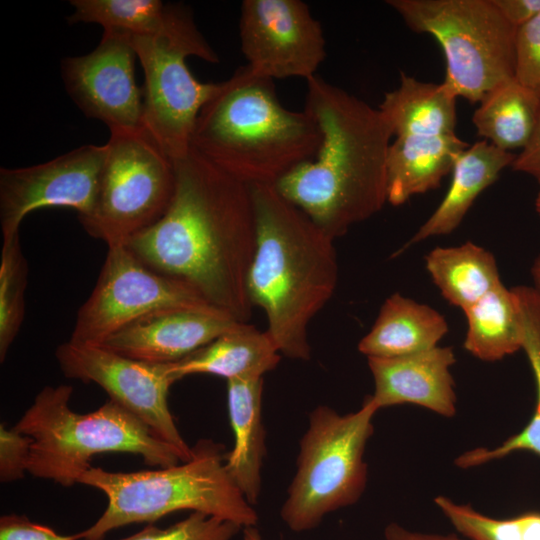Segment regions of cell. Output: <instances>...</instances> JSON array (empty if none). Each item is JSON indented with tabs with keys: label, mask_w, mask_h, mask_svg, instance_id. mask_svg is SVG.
Returning <instances> with one entry per match:
<instances>
[{
	"label": "cell",
	"mask_w": 540,
	"mask_h": 540,
	"mask_svg": "<svg viewBox=\"0 0 540 540\" xmlns=\"http://www.w3.org/2000/svg\"><path fill=\"white\" fill-rule=\"evenodd\" d=\"M69 23H96L104 31L129 37L156 33L162 26L166 4L159 0H71Z\"/></svg>",
	"instance_id": "cell-28"
},
{
	"label": "cell",
	"mask_w": 540,
	"mask_h": 540,
	"mask_svg": "<svg viewBox=\"0 0 540 540\" xmlns=\"http://www.w3.org/2000/svg\"><path fill=\"white\" fill-rule=\"evenodd\" d=\"M238 323L216 308H168L134 320L100 345L136 360L169 364L203 348Z\"/></svg>",
	"instance_id": "cell-16"
},
{
	"label": "cell",
	"mask_w": 540,
	"mask_h": 540,
	"mask_svg": "<svg viewBox=\"0 0 540 540\" xmlns=\"http://www.w3.org/2000/svg\"><path fill=\"white\" fill-rule=\"evenodd\" d=\"M522 347L531 366L536 405L527 425L495 448L479 447L460 455L455 463L470 468L502 459L517 451H529L540 457V297L527 296L520 301Z\"/></svg>",
	"instance_id": "cell-27"
},
{
	"label": "cell",
	"mask_w": 540,
	"mask_h": 540,
	"mask_svg": "<svg viewBox=\"0 0 540 540\" xmlns=\"http://www.w3.org/2000/svg\"><path fill=\"white\" fill-rule=\"evenodd\" d=\"M464 348L475 358L494 362L522 347L520 310L513 288L498 285L465 309Z\"/></svg>",
	"instance_id": "cell-26"
},
{
	"label": "cell",
	"mask_w": 540,
	"mask_h": 540,
	"mask_svg": "<svg viewBox=\"0 0 540 540\" xmlns=\"http://www.w3.org/2000/svg\"><path fill=\"white\" fill-rule=\"evenodd\" d=\"M511 167L514 171L531 175L540 183V115L530 141L516 155Z\"/></svg>",
	"instance_id": "cell-35"
},
{
	"label": "cell",
	"mask_w": 540,
	"mask_h": 540,
	"mask_svg": "<svg viewBox=\"0 0 540 540\" xmlns=\"http://www.w3.org/2000/svg\"><path fill=\"white\" fill-rule=\"evenodd\" d=\"M448 331L445 317L437 310L394 293L383 302L358 350L367 358L407 356L439 346Z\"/></svg>",
	"instance_id": "cell-21"
},
{
	"label": "cell",
	"mask_w": 540,
	"mask_h": 540,
	"mask_svg": "<svg viewBox=\"0 0 540 540\" xmlns=\"http://www.w3.org/2000/svg\"><path fill=\"white\" fill-rule=\"evenodd\" d=\"M256 248L247 278L252 306L281 355L309 360L308 326L338 281L334 240L271 185L250 186Z\"/></svg>",
	"instance_id": "cell-3"
},
{
	"label": "cell",
	"mask_w": 540,
	"mask_h": 540,
	"mask_svg": "<svg viewBox=\"0 0 540 540\" xmlns=\"http://www.w3.org/2000/svg\"><path fill=\"white\" fill-rule=\"evenodd\" d=\"M70 385L45 386L14 428L31 438L27 472L63 487L79 483L93 456L132 453L151 466L183 462L178 451L112 400L93 412L70 408Z\"/></svg>",
	"instance_id": "cell-6"
},
{
	"label": "cell",
	"mask_w": 540,
	"mask_h": 540,
	"mask_svg": "<svg viewBox=\"0 0 540 540\" xmlns=\"http://www.w3.org/2000/svg\"><path fill=\"white\" fill-rule=\"evenodd\" d=\"M434 502L453 527L468 540H540V512L498 519L445 496H437Z\"/></svg>",
	"instance_id": "cell-29"
},
{
	"label": "cell",
	"mask_w": 540,
	"mask_h": 540,
	"mask_svg": "<svg viewBox=\"0 0 540 540\" xmlns=\"http://www.w3.org/2000/svg\"><path fill=\"white\" fill-rule=\"evenodd\" d=\"M81 532L62 535L52 528L34 523L27 517L8 514L0 518V540H81Z\"/></svg>",
	"instance_id": "cell-34"
},
{
	"label": "cell",
	"mask_w": 540,
	"mask_h": 540,
	"mask_svg": "<svg viewBox=\"0 0 540 540\" xmlns=\"http://www.w3.org/2000/svg\"><path fill=\"white\" fill-rule=\"evenodd\" d=\"M87 233L108 247L125 245L167 211L175 191L173 160L143 127L110 131Z\"/></svg>",
	"instance_id": "cell-10"
},
{
	"label": "cell",
	"mask_w": 540,
	"mask_h": 540,
	"mask_svg": "<svg viewBox=\"0 0 540 540\" xmlns=\"http://www.w3.org/2000/svg\"><path fill=\"white\" fill-rule=\"evenodd\" d=\"M107 155L105 145H84L48 162L0 169V225L2 239L19 234L32 211L67 207L79 220L93 210Z\"/></svg>",
	"instance_id": "cell-14"
},
{
	"label": "cell",
	"mask_w": 540,
	"mask_h": 540,
	"mask_svg": "<svg viewBox=\"0 0 540 540\" xmlns=\"http://www.w3.org/2000/svg\"><path fill=\"white\" fill-rule=\"evenodd\" d=\"M374 381L372 402L379 409L415 404L441 416L456 413L455 382L451 367L456 362L451 347L432 349L394 358H367Z\"/></svg>",
	"instance_id": "cell-17"
},
{
	"label": "cell",
	"mask_w": 540,
	"mask_h": 540,
	"mask_svg": "<svg viewBox=\"0 0 540 540\" xmlns=\"http://www.w3.org/2000/svg\"><path fill=\"white\" fill-rule=\"evenodd\" d=\"M173 163L175 191L167 211L125 246L149 268L188 283L209 304L247 323L256 248L251 188L192 148Z\"/></svg>",
	"instance_id": "cell-1"
},
{
	"label": "cell",
	"mask_w": 540,
	"mask_h": 540,
	"mask_svg": "<svg viewBox=\"0 0 540 540\" xmlns=\"http://www.w3.org/2000/svg\"><path fill=\"white\" fill-rule=\"evenodd\" d=\"M136 57L129 36L104 31L93 51L61 62L68 95L86 117L102 121L110 131L142 126L143 93L135 80Z\"/></svg>",
	"instance_id": "cell-15"
},
{
	"label": "cell",
	"mask_w": 540,
	"mask_h": 540,
	"mask_svg": "<svg viewBox=\"0 0 540 540\" xmlns=\"http://www.w3.org/2000/svg\"><path fill=\"white\" fill-rule=\"evenodd\" d=\"M224 448L209 439L192 447L188 461L156 470L111 472L90 467L79 483L102 491L107 507L82 531V540H103L117 528L154 522L170 513L190 510L236 523L256 526L258 515L225 467Z\"/></svg>",
	"instance_id": "cell-5"
},
{
	"label": "cell",
	"mask_w": 540,
	"mask_h": 540,
	"mask_svg": "<svg viewBox=\"0 0 540 540\" xmlns=\"http://www.w3.org/2000/svg\"><path fill=\"white\" fill-rule=\"evenodd\" d=\"M243 528L231 521L192 512L164 529L149 525L121 540H233Z\"/></svg>",
	"instance_id": "cell-31"
},
{
	"label": "cell",
	"mask_w": 540,
	"mask_h": 540,
	"mask_svg": "<svg viewBox=\"0 0 540 540\" xmlns=\"http://www.w3.org/2000/svg\"><path fill=\"white\" fill-rule=\"evenodd\" d=\"M384 537L385 540H464L453 534L442 535L414 532L396 523H391L385 528Z\"/></svg>",
	"instance_id": "cell-37"
},
{
	"label": "cell",
	"mask_w": 540,
	"mask_h": 540,
	"mask_svg": "<svg viewBox=\"0 0 540 540\" xmlns=\"http://www.w3.org/2000/svg\"><path fill=\"white\" fill-rule=\"evenodd\" d=\"M416 33L432 35L446 61L443 83L456 97L480 102L514 77L517 28L493 0H388Z\"/></svg>",
	"instance_id": "cell-9"
},
{
	"label": "cell",
	"mask_w": 540,
	"mask_h": 540,
	"mask_svg": "<svg viewBox=\"0 0 540 540\" xmlns=\"http://www.w3.org/2000/svg\"><path fill=\"white\" fill-rule=\"evenodd\" d=\"M281 353L265 330L240 322L214 341L186 358L169 363L176 381L193 374H211L233 379H261L275 369Z\"/></svg>",
	"instance_id": "cell-18"
},
{
	"label": "cell",
	"mask_w": 540,
	"mask_h": 540,
	"mask_svg": "<svg viewBox=\"0 0 540 540\" xmlns=\"http://www.w3.org/2000/svg\"><path fill=\"white\" fill-rule=\"evenodd\" d=\"M377 411L370 396L358 411L344 415L327 405L312 410L280 512L289 529L312 530L327 514L360 499L368 473L364 452Z\"/></svg>",
	"instance_id": "cell-7"
},
{
	"label": "cell",
	"mask_w": 540,
	"mask_h": 540,
	"mask_svg": "<svg viewBox=\"0 0 540 540\" xmlns=\"http://www.w3.org/2000/svg\"><path fill=\"white\" fill-rule=\"evenodd\" d=\"M515 157L486 140L464 149L455 160L444 198L408 246L456 230L477 197L498 179L504 168L512 165Z\"/></svg>",
	"instance_id": "cell-20"
},
{
	"label": "cell",
	"mask_w": 540,
	"mask_h": 540,
	"mask_svg": "<svg viewBox=\"0 0 540 540\" xmlns=\"http://www.w3.org/2000/svg\"><path fill=\"white\" fill-rule=\"evenodd\" d=\"M532 278L535 284V289L540 293V254L535 259L531 268Z\"/></svg>",
	"instance_id": "cell-38"
},
{
	"label": "cell",
	"mask_w": 540,
	"mask_h": 540,
	"mask_svg": "<svg viewBox=\"0 0 540 540\" xmlns=\"http://www.w3.org/2000/svg\"><path fill=\"white\" fill-rule=\"evenodd\" d=\"M456 100L443 82L401 73L399 86L384 95L378 109L395 137L450 135L456 134Z\"/></svg>",
	"instance_id": "cell-23"
},
{
	"label": "cell",
	"mask_w": 540,
	"mask_h": 540,
	"mask_svg": "<svg viewBox=\"0 0 540 540\" xmlns=\"http://www.w3.org/2000/svg\"><path fill=\"white\" fill-rule=\"evenodd\" d=\"M514 78L540 96V13L518 27Z\"/></svg>",
	"instance_id": "cell-32"
},
{
	"label": "cell",
	"mask_w": 540,
	"mask_h": 540,
	"mask_svg": "<svg viewBox=\"0 0 540 540\" xmlns=\"http://www.w3.org/2000/svg\"><path fill=\"white\" fill-rule=\"evenodd\" d=\"M305 111L321 143L275 185L287 201L335 240L387 202L386 158L393 136L378 108L327 82L306 80Z\"/></svg>",
	"instance_id": "cell-2"
},
{
	"label": "cell",
	"mask_w": 540,
	"mask_h": 540,
	"mask_svg": "<svg viewBox=\"0 0 540 540\" xmlns=\"http://www.w3.org/2000/svg\"><path fill=\"white\" fill-rule=\"evenodd\" d=\"M28 262L20 236L3 240L0 257V360L3 362L21 328L25 313Z\"/></svg>",
	"instance_id": "cell-30"
},
{
	"label": "cell",
	"mask_w": 540,
	"mask_h": 540,
	"mask_svg": "<svg viewBox=\"0 0 540 540\" xmlns=\"http://www.w3.org/2000/svg\"><path fill=\"white\" fill-rule=\"evenodd\" d=\"M535 208H536V211H537L538 215L540 216V191L538 192V195L536 197Z\"/></svg>",
	"instance_id": "cell-40"
},
{
	"label": "cell",
	"mask_w": 540,
	"mask_h": 540,
	"mask_svg": "<svg viewBox=\"0 0 540 540\" xmlns=\"http://www.w3.org/2000/svg\"><path fill=\"white\" fill-rule=\"evenodd\" d=\"M321 132L305 110L279 101L274 80L239 67L202 107L191 148L230 176L249 185L274 186L299 164L314 158Z\"/></svg>",
	"instance_id": "cell-4"
},
{
	"label": "cell",
	"mask_w": 540,
	"mask_h": 540,
	"mask_svg": "<svg viewBox=\"0 0 540 540\" xmlns=\"http://www.w3.org/2000/svg\"><path fill=\"white\" fill-rule=\"evenodd\" d=\"M472 122L479 136L510 152L530 141L540 115V96L514 77L490 90L479 102Z\"/></svg>",
	"instance_id": "cell-25"
},
{
	"label": "cell",
	"mask_w": 540,
	"mask_h": 540,
	"mask_svg": "<svg viewBox=\"0 0 540 540\" xmlns=\"http://www.w3.org/2000/svg\"><path fill=\"white\" fill-rule=\"evenodd\" d=\"M144 72L142 126L172 159L191 149L197 117L219 83L198 81L186 58L210 63L219 58L198 30L183 4H166L161 28L154 34L130 37Z\"/></svg>",
	"instance_id": "cell-8"
},
{
	"label": "cell",
	"mask_w": 540,
	"mask_h": 540,
	"mask_svg": "<svg viewBox=\"0 0 540 540\" xmlns=\"http://www.w3.org/2000/svg\"><path fill=\"white\" fill-rule=\"evenodd\" d=\"M55 357L66 377L99 385L110 400L173 446L183 462L191 458L192 447L181 436L168 405L169 388L176 382L169 364L140 361L101 345L70 340L57 347Z\"/></svg>",
	"instance_id": "cell-12"
},
{
	"label": "cell",
	"mask_w": 540,
	"mask_h": 540,
	"mask_svg": "<svg viewBox=\"0 0 540 540\" xmlns=\"http://www.w3.org/2000/svg\"><path fill=\"white\" fill-rule=\"evenodd\" d=\"M467 147L456 134L396 137L386 158L387 202L400 206L438 188Z\"/></svg>",
	"instance_id": "cell-19"
},
{
	"label": "cell",
	"mask_w": 540,
	"mask_h": 540,
	"mask_svg": "<svg viewBox=\"0 0 540 540\" xmlns=\"http://www.w3.org/2000/svg\"><path fill=\"white\" fill-rule=\"evenodd\" d=\"M241 49L247 66L270 79H309L326 58L322 27L301 0H245Z\"/></svg>",
	"instance_id": "cell-13"
},
{
	"label": "cell",
	"mask_w": 540,
	"mask_h": 540,
	"mask_svg": "<svg viewBox=\"0 0 540 540\" xmlns=\"http://www.w3.org/2000/svg\"><path fill=\"white\" fill-rule=\"evenodd\" d=\"M243 540H263L256 526H249L242 529Z\"/></svg>",
	"instance_id": "cell-39"
},
{
	"label": "cell",
	"mask_w": 540,
	"mask_h": 540,
	"mask_svg": "<svg viewBox=\"0 0 540 540\" xmlns=\"http://www.w3.org/2000/svg\"><path fill=\"white\" fill-rule=\"evenodd\" d=\"M504 18L518 28L540 13V0H493Z\"/></svg>",
	"instance_id": "cell-36"
},
{
	"label": "cell",
	"mask_w": 540,
	"mask_h": 540,
	"mask_svg": "<svg viewBox=\"0 0 540 540\" xmlns=\"http://www.w3.org/2000/svg\"><path fill=\"white\" fill-rule=\"evenodd\" d=\"M31 438L14 427L0 425V480L7 483L22 479L27 472Z\"/></svg>",
	"instance_id": "cell-33"
},
{
	"label": "cell",
	"mask_w": 540,
	"mask_h": 540,
	"mask_svg": "<svg viewBox=\"0 0 540 540\" xmlns=\"http://www.w3.org/2000/svg\"><path fill=\"white\" fill-rule=\"evenodd\" d=\"M425 266L442 296L462 311L502 283L494 255L471 241L432 249Z\"/></svg>",
	"instance_id": "cell-24"
},
{
	"label": "cell",
	"mask_w": 540,
	"mask_h": 540,
	"mask_svg": "<svg viewBox=\"0 0 540 540\" xmlns=\"http://www.w3.org/2000/svg\"><path fill=\"white\" fill-rule=\"evenodd\" d=\"M168 308L215 307L188 283L149 268L125 245L111 246L69 340L100 345L134 320Z\"/></svg>",
	"instance_id": "cell-11"
},
{
	"label": "cell",
	"mask_w": 540,
	"mask_h": 540,
	"mask_svg": "<svg viewBox=\"0 0 540 540\" xmlns=\"http://www.w3.org/2000/svg\"><path fill=\"white\" fill-rule=\"evenodd\" d=\"M263 378L227 381V405L234 435L225 467L246 500L256 504L261 493L265 456L262 422Z\"/></svg>",
	"instance_id": "cell-22"
}]
</instances>
